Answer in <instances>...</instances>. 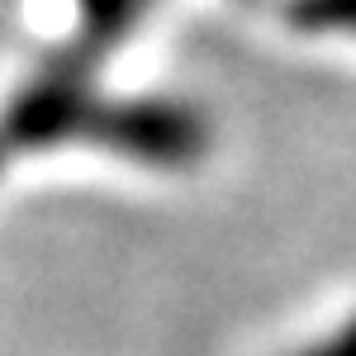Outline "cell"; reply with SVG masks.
<instances>
[{"instance_id":"cell-3","label":"cell","mask_w":356,"mask_h":356,"mask_svg":"<svg viewBox=\"0 0 356 356\" xmlns=\"http://www.w3.org/2000/svg\"><path fill=\"white\" fill-rule=\"evenodd\" d=\"M300 33H356V0H290Z\"/></svg>"},{"instance_id":"cell-1","label":"cell","mask_w":356,"mask_h":356,"mask_svg":"<svg viewBox=\"0 0 356 356\" xmlns=\"http://www.w3.org/2000/svg\"><path fill=\"white\" fill-rule=\"evenodd\" d=\"M86 143L110 147L143 166H191L204 147V119L176 100H124V105H95Z\"/></svg>"},{"instance_id":"cell-4","label":"cell","mask_w":356,"mask_h":356,"mask_svg":"<svg viewBox=\"0 0 356 356\" xmlns=\"http://www.w3.org/2000/svg\"><path fill=\"white\" fill-rule=\"evenodd\" d=\"M295 356H356V318H347L337 332H328L323 342H314V347H304Z\"/></svg>"},{"instance_id":"cell-5","label":"cell","mask_w":356,"mask_h":356,"mask_svg":"<svg viewBox=\"0 0 356 356\" xmlns=\"http://www.w3.org/2000/svg\"><path fill=\"white\" fill-rule=\"evenodd\" d=\"M5 157H10V143H5V138H0V166H5Z\"/></svg>"},{"instance_id":"cell-2","label":"cell","mask_w":356,"mask_h":356,"mask_svg":"<svg viewBox=\"0 0 356 356\" xmlns=\"http://www.w3.org/2000/svg\"><path fill=\"white\" fill-rule=\"evenodd\" d=\"M90 95L67 76H43L29 90L15 95V105L5 110L0 138L10 143V152H29V147H57L67 138H86L90 129Z\"/></svg>"}]
</instances>
